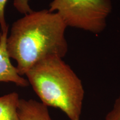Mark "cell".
Listing matches in <instances>:
<instances>
[{
  "mask_svg": "<svg viewBox=\"0 0 120 120\" xmlns=\"http://www.w3.org/2000/svg\"><path fill=\"white\" fill-rule=\"evenodd\" d=\"M67 27L56 13L49 10L32 11L16 21L7 37V49L10 57L17 63L19 75H25L47 57L64 58L68 50Z\"/></svg>",
  "mask_w": 120,
  "mask_h": 120,
  "instance_id": "obj_1",
  "label": "cell"
},
{
  "mask_svg": "<svg viewBox=\"0 0 120 120\" xmlns=\"http://www.w3.org/2000/svg\"><path fill=\"white\" fill-rule=\"evenodd\" d=\"M25 75L43 105L60 109L70 120H80L85 96L83 84L62 58L47 57Z\"/></svg>",
  "mask_w": 120,
  "mask_h": 120,
  "instance_id": "obj_2",
  "label": "cell"
},
{
  "mask_svg": "<svg viewBox=\"0 0 120 120\" xmlns=\"http://www.w3.org/2000/svg\"><path fill=\"white\" fill-rule=\"evenodd\" d=\"M112 9L111 0H53L49 10L56 13L67 27L98 34L107 26Z\"/></svg>",
  "mask_w": 120,
  "mask_h": 120,
  "instance_id": "obj_3",
  "label": "cell"
},
{
  "mask_svg": "<svg viewBox=\"0 0 120 120\" xmlns=\"http://www.w3.org/2000/svg\"><path fill=\"white\" fill-rule=\"evenodd\" d=\"M8 30L0 32V82H12L25 87L29 85L27 79L18 73L16 67L10 61L7 49Z\"/></svg>",
  "mask_w": 120,
  "mask_h": 120,
  "instance_id": "obj_4",
  "label": "cell"
},
{
  "mask_svg": "<svg viewBox=\"0 0 120 120\" xmlns=\"http://www.w3.org/2000/svg\"><path fill=\"white\" fill-rule=\"evenodd\" d=\"M18 112L19 120H52L48 107L32 99L20 98Z\"/></svg>",
  "mask_w": 120,
  "mask_h": 120,
  "instance_id": "obj_5",
  "label": "cell"
},
{
  "mask_svg": "<svg viewBox=\"0 0 120 120\" xmlns=\"http://www.w3.org/2000/svg\"><path fill=\"white\" fill-rule=\"evenodd\" d=\"M19 94L11 92L0 97V120H19Z\"/></svg>",
  "mask_w": 120,
  "mask_h": 120,
  "instance_id": "obj_6",
  "label": "cell"
},
{
  "mask_svg": "<svg viewBox=\"0 0 120 120\" xmlns=\"http://www.w3.org/2000/svg\"><path fill=\"white\" fill-rule=\"evenodd\" d=\"M105 120H120V95L115 101L112 109L106 115Z\"/></svg>",
  "mask_w": 120,
  "mask_h": 120,
  "instance_id": "obj_7",
  "label": "cell"
},
{
  "mask_svg": "<svg viewBox=\"0 0 120 120\" xmlns=\"http://www.w3.org/2000/svg\"><path fill=\"white\" fill-rule=\"evenodd\" d=\"M13 6L22 14H27L33 11L29 5V0H14Z\"/></svg>",
  "mask_w": 120,
  "mask_h": 120,
  "instance_id": "obj_8",
  "label": "cell"
},
{
  "mask_svg": "<svg viewBox=\"0 0 120 120\" xmlns=\"http://www.w3.org/2000/svg\"><path fill=\"white\" fill-rule=\"evenodd\" d=\"M8 0H0V26L1 32L8 30L6 21L5 19V7Z\"/></svg>",
  "mask_w": 120,
  "mask_h": 120,
  "instance_id": "obj_9",
  "label": "cell"
}]
</instances>
